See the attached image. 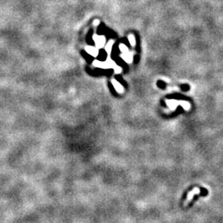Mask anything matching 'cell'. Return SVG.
Instances as JSON below:
<instances>
[{
    "mask_svg": "<svg viewBox=\"0 0 223 223\" xmlns=\"http://www.w3.org/2000/svg\"><path fill=\"white\" fill-rule=\"evenodd\" d=\"M95 39V43L98 46V47H101L104 45V42H105V38L103 37H94Z\"/></svg>",
    "mask_w": 223,
    "mask_h": 223,
    "instance_id": "cell-1",
    "label": "cell"
},
{
    "mask_svg": "<svg viewBox=\"0 0 223 223\" xmlns=\"http://www.w3.org/2000/svg\"><path fill=\"white\" fill-rule=\"evenodd\" d=\"M86 50H87L88 53L89 54V55H93V56H97V55H98V51H97L94 47H93V46H88Z\"/></svg>",
    "mask_w": 223,
    "mask_h": 223,
    "instance_id": "cell-2",
    "label": "cell"
},
{
    "mask_svg": "<svg viewBox=\"0 0 223 223\" xmlns=\"http://www.w3.org/2000/svg\"><path fill=\"white\" fill-rule=\"evenodd\" d=\"M113 85L115 86V88H116V89H117V91H119V92H122V88L121 87L122 85H120L119 84L117 83L116 81H113Z\"/></svg>",
    "mask_w": 223,
    "mask_h": 223,
    "instance_id": "cell-3",
    "label": "cell"
},
{
    "mask_svg": "<svg viewBox=\"0 0 223 223\" xmlns=\"http://www.w3.org/2000/svg\"><path fill=\"white\" fill-rule=\"evenodd\" d=\"M113 41H110V42H108V44L107 45V46H106V51H107V52H110L111 49H112V46H113Z\"/></svg>",
    "mask_w": 223,
    "mask_h": 223,
    "instance_id": "cell-4",
    "label": "cell"
},
{
    "mask_svg": "<svg viewBox=\"0 0 223 223\" xmlns=\"http://www.w3.org/2000/svg\"><path fill=\"white\" fill-rule=\"evenodd\" d=\"M129 41H130V43L132 45V46H134L135 45V43H136V41H135V37H134V36H129Z\"/></svg>",
    "mask_w": 223,
    "mask_h": 223,
    "instance_id": "cell-5",
    "label": "cell"
},
{
    "mask_svg": "<svg viewBox=\"0 0 223 223\" xmlns=\"http://www.w3.org/2000/svg\"><path fill=\"white\" fill-rule=\"evenodd\" d=\"M102 57V60H105L107 59V53L104 51H100V58Z\"/></svg>",
    "mask_w": 223,
    "mask_h": 223,
    "instance_id": "cell-6",
    "label": "cell"
},
{
    "mask_svg": "<svg viewBox=\"0 0 223 223\" xmlns=\"http://www.w3.org/2000/svg\"><path fill=\"white\" fill-rule=\"evenodd\" d=\"M120 50H121V51H122L123 53H127V46H125L124 45H121V46H120Z\"/></svg>",
    "mask_w": 223,
    "mask_h": 223,
    "instance_id": "cell-7",
    "label": "cell"
}]
</instances>
